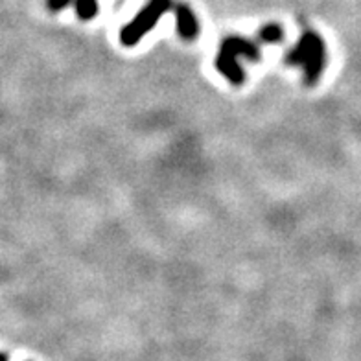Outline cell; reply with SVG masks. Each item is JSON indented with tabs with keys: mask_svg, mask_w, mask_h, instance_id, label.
I'll return each mask as SVG.
<instances>
[{
	"mask_svg": "<svg viewBox=\"0 0 361 361\" xmlns=\"http://www.w3.org/2000/svg\"><path fill=\"white\" fill-rule=\"evenodd\" d=\"M286 63L302 68L306 85H315L326 67V44L323 37L314 30H306L299 43L288 52Z\"/></svg>",
	"mask_w": 361,
	"mask_h": 361,
	"instance_id": "6da1fadb",
	"label": "cell"
},
{
	"mask_svg": "<svg viewBox=\"0 0 361 361\" xmlns=\"http://www.w3.org/2000/svg\"><path fill=\"white\" fill-rule=\"evenodd\" d=\"M247 57L251 61H260V48L242 35H227L221 41L216 56V68L234 85H242L245 81V72L240 67L238 57Z\"/></svg>",
	"mask_w": 361,
	"mask_h": 361,
	"instance_id": "7a4b0ae2",
	"label": "cell"
},
{
	"mask_svg": "<svg viewBox=\"0 0 361 361\" xmlns=\"http://www.w3.org/2000/svg\"><path fill=\"white\" fill-rule=\"evenodd\" d=\"M173 0H147V4L135 15V19L126 24L120 32V43L124 47H135L146 34H149L162 15L173 8Z\"/></svg>",
	"mask_w": 361,
	"mask_h": 361,
	"instance_id": "3957f363",
	"label": "cell"
},
{
	"mask_svg": "<svg viewBox=\"0 0 361 361\" xmlns=\"http://www.w3.org/2000/svg\"><path fill=\"white\" fill-rule=\"evenodd\" d=\"M173 13H176V24H177V34L180 39L185 41H194L200 35V20L197 15L194 13L190 6L185 2H177L173 6Z\"/></svg>",
	"mask_w": 361,
	"mask_h": 361,
	"instance_id": "277c9868",
	"label": "cell"
},
{
	"mask_svg": "<svg viewBox=\"0 0 361 361\" xmlns=\"http://www.w3.org/2000/svg\"><path fill=\"white\" fill-rule=\"evenodd\" d=\"M74 10L81 20H92L98 15L96 0H74Z\"/></svg>",
	"mask_w": 361,
	"mask_h": 361,
	"instance_id": "5b68a950",
	"label": "cell"
},
{
	"mask_svg": "<svg viewBox=\"0 0 361 361\" xmlns=\"http://www.w3.org/2000/svg\"><path fill=\"white\" fill-rule=\"evenodd\" d=\"M258 37H260V41H264V43L267 44H275V43H281L282 39H284V32H282V28L279 26V24H266L264 28L258 32Z\"/></svg>",
	"mask_w": 361,
	"mask_h": 361,
	"instance_id": "8992f818",
	"label": "cell"
},
{
	"mask_svg": "<svg viewBox=\"0 0 361 361\" xmlns=\"http://www.w3.org/2000/svg\"><path fill=\"white\" fill-rule=\"evenodd\" d=\"M74 4V0H47V8L52 13H57V11H63L65 8Z\"/></svg>",
	"mask_w": 361,
	"mask_h": 361,
	"instance_id": "52a82bcc",
	"label": "cell"
},
{
	"mask_svg": "<svg viewBox=\"0 0 361 361\" xmlns=\"http://www.w3.org/2000/svg\"><path fill=\"white\" fill-rule=\"evenodd\" d=\"M0 361H8V356H6L4 352H0Z\"/></svg>",
	"mask_w": 361,
	"mask_h": 361,
	"instance_id": "ba28073f",
	"label": "cell"
}]
</instances>
